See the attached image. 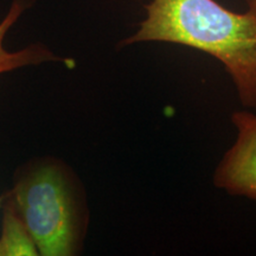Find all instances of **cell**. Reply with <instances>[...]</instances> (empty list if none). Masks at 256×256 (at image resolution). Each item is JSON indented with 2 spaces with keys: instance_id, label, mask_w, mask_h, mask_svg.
<instances>
[{
  "instance_id": "6da1fadb",
  "label": "cell",
  "mask_w": 256,
  "mask_h": 256,
  "mask_svg": "<svg viewBox=\"0 0 256 256\" xmlns=\"http://www.w3.org/2000/svg\"><path fill=\"white\" fill-rule=\"evenodd\" d=\"M234 12L216 0H152L139 30L124 46L164 42L214 56L232 78L240 102L256 107V0Z\"/></svg>"
},
{
  "instance_id": "7a4b0ae2",
  "label": "cell",
  "mask_w": 256,
  "mask_h": 256,
  "mask_svg": "<svg viewBox=\"0 0 256 256\" xmlns=\"http://www.w3.org/2000/svg\"><path fill=\"white\" fill-rule=\"evenodd\" d=\"M40 256L82 252L89 224L84 188L72 168L56 156H34L16 168L6 192Z\"/></svg>"
},
{
  "instance_id": "3957f363",
  "label": "cell",
  "mask_w": 256,
  "mask_h": 256,
  "mask_svg": "<svg viewBox=\"0 0 256 256\" xmlns=\"http://www.w3.org/2000/svg\"><path fill=\"white\" fill-rule=\"evenodd\" d=\"M232 121L238 136L217 166L214 184L232 196L256 200V115L236 112Z\"/></svg>"
},
{
  "instance_id": "277c9868",
  "label": "cell",
  "mask_w": 256,
  "mask_h": 256,
  "mask_svg": "<svg viewBox=\"0 0 256 256\" xmlns=\"http://www.w3.org/2000/svg\"><path fill=\"white\" fill-rule=\"evenodd\" d=\"M28 6V0H12L8 14L0 22V75L44 63H60L66 68L72 69L76 66L75 60L57 56L52 50L42 43L28 44L14 51L6 49L4 46L6 34L20 19Z\"/></svg>"
},
{
  "instance_id": "5b68a950",
  "label": "cell",
  "mask_w": 256,
  "mask_h": 256,
  "mask_svg": "<svg viewBox=\"0 0 256 256\" xmlns=\"http://www.w3.org/2000/svg\"><path fill=\"white\" fill-rule=\"evenodd\" d=\"M0 256H40L25 223L5 192L2 209Z\"/></svg>"
},
{
  "instance_id": "8992f818",
  "label": "cell",
  "mask_w": 256,
  "mask_h": 256,
  "mask_svg": "<svg viewBox=\"0 0 256 256\" xmlns=\"http://www.w3.org/2000/svg\"><path fill=\"white\" fill-rule=\"evenodd\" d=\"M4 200H5V194H0V209H2V203H4Z\"/></svg>"
}]
</instances>
